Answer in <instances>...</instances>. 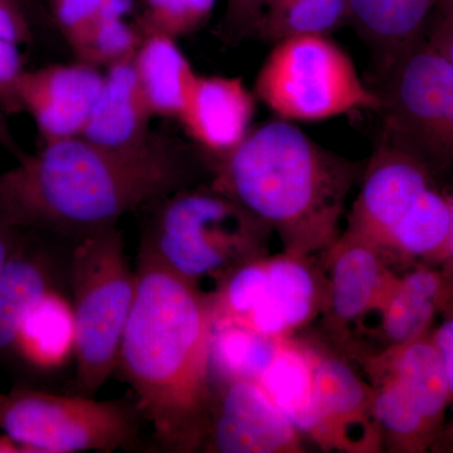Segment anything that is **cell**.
<instances>
[{
  "mask_svg": "<svg viewBox=\"0 0 453 453\" xmlns=\"http://www.w3.org/2000/svg\"><path fill=\"white\" fill-rule=\"evenodd\" d=\"M372 416L392 449L402 452H425L437 440L412 395L392 372L381 375L380 386L372 390Z\"/></svg>",
  "mask_w": 453,
  "mask_h": 453,
  "instance_id": "484cf974",
  "label": "cell"
},
{
  "mask_svg": "<svg viewBox=\"0 0 453 453\" xmlns=\"http://www.w3.org/2000/svg\"><path fill=\"white\" fill-rule=\"evenodd\" d=\"M216 160L211 186L279 234L286 252L308 257L336 242L356 164L282 119L250 130Z\"/></svg>",
  "mask_w": 453,
  "mask_h": 453,
  "instance_id": "3957f363",
  "label": "cell"
},
{
  "mask_svg": "<svg viewBox=\"0 0 453 453\" xmlns=\"http://www.w3.org/2000/svg\"><path fill=\"white\" fill-rule=\"evenodd\" d=\"M76 323L77 386L97 392L118 369L122 336L136 295V273L116 226L74 240L68 265Z\"/></svg>",
  "mask_w": 453,
  "mask_h": 453,
  "instance_id": "5b68a950",
  "label": "cell"
},
{
  "mask_svg": "<svg viewBox=\"0 0 453 453\" xmlns=\"http://www.w3.org/2000/svg\"><path fill=\"white\" fill-rule=\"evenodd\" d=\"M26 237L0 270V357L16 351L27 316L47 294L58 288L55 258Z\"/></svg>",
  "mask_w": 453,
  "mask_h": 453,
  "instance_id": "ac0fdd59",
  "label": "cell"
},
{
  "mask_svg": "<svg viewBox=\"0 0 453 453\" xmlns=\"http://www.w3.org/2000/svg\"><path fill=\"white\" fill-rule=\"evenodd\" d=\"M380 110L387 138L416 155L429 169L453 163V65L425 38L387 70Z\"/></svg>",
  "mask_w": 453,
  "mask_h": 453,
  "instance_id": "ba28073f",
  "label": "cell"
},
{
  "mask_svg": "<svg viewBox=\"0 0 453 453\" xmlns=\"http://www.w3.org/2000/svg\"><path fill=\"white\" fill-rule=\"evenodd\" d=\"M136 0H52V16L70 46L103 20L124 18Z\"/></svg>",
  "mask_w": 453,
  "mask_h": 453,
  "instance_id": "f546056e",
  "label": "cell"
},
{
  "mask_svg": "<svg viewBox=\"0 0 453 453\" xmlns=\"http://www.w3.org/2000/svg\"><path fill=\"white\" fill-rule=\"evenodd\" d=\"M255 91L286 121H321L380 107V95L363 83L348 53L324 35L275 42L258 71Z\"/></svg>",
  "mask_w": 453,
  "mask_h": 453,
  "instance_id": "8992f818",
  "label": "cell"
},
{
  "mask_svg": "<svg viewBox=\"0 0 453 453\" xmlns=\"http://www.w3.org/2000/svg\"><path fill=\"white\" fill-rule=\"evenodd\" d=\"M136 2H139V0H136Z\"/></svg>",
  "mask_w": 453,
  "mask_h": 453,
  "instance_id": "b9f144b4",
  "label": "cell"
},
{
  "mask_svg": "<svg viewBox=\"0 0 453 453\" xmlns=\"http://www.w3.org/2000/svg\"><path fill=\"white\" fill-rule=\"evenodd\" d=\"M142 35L124 18L103 20L71 46L79 61L100 67L133 58L142 43Z\"/></svg>",
  "mask_w": 453,
  "mask_h": 453,
  "instance_id": "f1b7e54d",
  "label": "cell"
},
{
  "mask_svg": "<svg viewBox=\"0 0 453 453\" xmlns=\"http://www.w3.org/2000/svg\"><path fill=\"white\" fill-rule=\"evenodd\" d=\"M195 174L192 150L164 134L136 149L76 136L25 153L0 174V211L25 231L77 240L189 187Z\"/></svg>",
  "mask_w": 453,
  "mask_h": 453,
  "instance_id": "6da1fadb",
  "label": "cell"
},
{
  "mask_svg": "<svg viewBox=\"0 0 453 453\" xmlns=\"http://www.w3.org/2000/svg\"><path fill=\"white\" fill-rule=\"evenodd\" d=\"M255 109V98L242 79L196 73L178 120L199 148L219 159L246 138Z\"/></svg>",
  "mask_w": 453,
  "mask_h": 453,
  "instance_id": "4fadbf2b",
  "label": "cell"
},
{
  "mask_svg": "<svg viewBox=\"0 0 453 453\" xmlns=\"http://www.w3.org/2000/svg\"><path fill=\"white\" fill-rule=\"evenodd\" d=\"M285 255L266 259V291L246 324L277 339L308 323L321 300L318 279L305 257Z\"/></svg>",
  "mask_w": 453,
  "mask_h": 453,
  "instance_id": "e0dca14e",
  "label": "cell"
},
{
  "mask_svg": "<svg viewBox=\"0 0 453 453\" xmlns=\"http://www.w3.org/2000/svg\"><path fill=\"white\" fill-rule=\"evenodd\" d=\"M142 13L135 27L142 37L153 33L179 37L201 28L217 0H139Z\"/></svg>",
  "mask_w": 453,
  "mask_h": 453,
  "instance_id": "83f0119b",
  "label": "cell"
},
{
  "mask_svg": "<svg viewBox=\"0 0 453 453\" xmlns=\"http://www.w3.org/2000/svg\"><path fill=\"white\" fill-rule=\"evenodd\" d=\"M452 229L451 202L429 187L399 220L390 235L388 255L441 262Z\"/></svg>",
  "mask_w": 453,
  "mask_h": 453,
  "instance_id": "d4e9b609",
  "label": "cell"
},
{
  "mask_svg": "<svg viewBox=\"0 0 453 453\" xmlns=\"http://www.w3.org/2000/svg\"><path fill=\"white\" fill-rule=\"evenodd\" d=\"M157 204L142 243L201 292L213 285L216 294L235 268L261 258L273 232L213 186L184 188Z\"/></svg>",
  "mask_w": 453,
  "mask_h": 453,
  "instance_id": "277c9868",
  "label": "cell"
},
{
  "mask_svg": "<svg viewBox=\"0 0 453 453\" xmlns=\"http://www.w3.org/2000/svg\"><path fill=\"white\" fill-rule=\"evenodd\" d=\"M23 71L18 44L0 40V111L3 113L22 111L18 83Z\"/></svg>",
  "mask_w": 453,
  "mask_h": 453,
  "instance_id": "1f68e13d",
  "label": "cell"
},
{
  "mask_svg": "<svg viewBox=\"0 0 453 453\" xmlns=\"http://www.w3.org/2000/svg\"><path fill=\"white\" fill-rule=\"evenodd\" d=\"M325 253L327 281L323 300L327 320L339 330L362 323L395 276L386 266L387 256L347 232Z\"/></svg>",
  "mask_w": 453,
  "mask_h": 453,
  "instance_id": "5bb4252c",
  "label": "cell"
},
{
  "mask_svg": "<svg viewBox=\"0 0 453 453\" xmlns=\"http://www.w3.org/2000/svg\"><path fill=\"white\" fill-rule=\"evenodd\" d=\"M104 77L97 67L80 61L23 71L18 97L22 111L35 120L44 144L81 136Z\"/></svg>",
  "mask_w": 453,
  "mask_h": 453,
  "instance_id": "7c38bea8",
  "label": "cell"
},
{
  "mask_svg": "<svg viewBox=\"0 0 453 453\" xmlns=\"http://www.w3.org/2000/svg\"><path fill=\"white\" fill-rule=\"evenodd\" d=\"M316 412V442L324 449L372 452L380 449V432L372 416V389L334 356L310 350Z\"/></svg>",
  "mask_w": 453,
  "mask_h": 453,
  "instance_id": "8fae6325",
  "label": "cell"
},
{
  "mask_svg": "<svg viewBox=\"0 0 453 453\" xmlns=\"http://www.w3.org/2000/svg\"><path fill=\"white\" fill-rule=\"evenodd\" d=\"M0 453H23L22 447L5 434H0Z\"/></svg>",
  "mask_w": 453,
  "mask_h": 453,
  "instance_id": "f35d334b",
  "label": "cell"
},
{
  "mask_svg": "<svg viewBox=\"0 0 453 453\" xmlns=\"http://www.w3.org/2000/svg\"><path fill=\"white\" fill-rule=\"evenodd\" d=\"M449 202H451L452 208L451 235H449V244H447L445 255H443L440 264H442L443 266L442 273H445L446 276L451 277V279H453V198H449Z\"/></svg>",
  "mask_w": 453,
  "mask_h": 453,
  "instance_id": "8d00e7d4",
  "label": "cell"
},
{
  "mask_svg": "<svg viewBox=\"0 0 453 453\" xmlns=\"http://www.w3.org/2000/svg\"><path fill=\"white\" fill-rule=\"evenodd\" d=\"M76 323L73 303L57 290L47 294L27 316L14 353L33 368L55 371L74 357Z\"/></svg>",
  "mask_w": 453,
  "mask_h": 453,
  "instance_id": "603a6c76",
  "label": "cell"
},
{
  "mask_svg": "<svg viewBox=\"0 0 453 453\" xmlns=\"http://www.w3.org/2000/svg\"><path fill=\"white\" fill-rule=\"evenodd\" d=\"M301 434L255 380L223 386L213 402L205 442L220 453L301 451Z\"/></svg>",
  "mask_w": 453,
  "mask_h": 453,
  "instance_id": "30bf717a",
  "label": "cell"
},
{
  "mask_svg": "<svg viewBox=\"0 0 453 453\" xmlns=\"http://www.w3.org/2000/svg\"><path fill=\"white\" fill-rule=\"evenodd\" d=\"M452 306L453 279L442 271L419 267L404 276H393L371 312L377 314L380 336L392 349L428 334L438 312Z\"/></svg>",
  "mask_w": 453,
  "mask_h": 453,
  "instance_id": "9a60e30c",
  "label": "cell"
},
{
  "mask_svg": "<svg viewBox=\"0 0 453 453\" xmlns=\"http://www.w3.org/2000/svg\"><path fill=\"white\" fill-rule=\"evenodd\" d=\"M257 381L301 436L314 440L319 417L310 350L281 340L273 362Z\"/></svg>",
  "mask_w": 453,
  "mask_h": 453,
  "instance_id": "7402d4cb",
  "label": "cell"
},
{
  "mask_svg": "<svg viewBox=\"0 0 453 453\" xmlns=\"http://www.w3.org/2000/svg\"><path fill=\"white\" fill-rule=\"evenodd\" d=\"M0 146L9 151V153L13 154L16 159L25 154V151L22 150L16 138H14L11 127H9L7 120H5L4 113L2 111H0Z\"/></svg>",
  "mask_w": 453,
  "mask_h": 453,
  "instance_id": "d590c367",
  "label": "cell"
},
{
  "mask_svg": "<svg viewBox=\"0 0 453 453\" xmlns=\"http://www.w3.org/2000/svg\"><path fill=\"white\" fill-rule=\"evenodd\" d=\"M267 5L268 0H226L222 35L226 43L258 35Z\"/></svg>",
  "mask_w": 453,
  "mask_h": 453,
  "instance_id": "4dcf8cb0",
  "label": "cell"
},
{
  "mask_svg": "<svg viewBox=\"0 0 453 453\" xmlns=\"http://www.w3.org/2000/svg\"><path fill=\"white\" fill-rule=\"evenodd\" d=\"M446 319L432 334V342L436 345L438 353L445 365L447 380H449L451 401L453 402V306L447 310Z\"/></svg>",
  "mask_w": 453,
  "mask_h": 453,
  "instance_id": "d6a6232c",
  "label": "cell"
},
{
  "mask_svg": "<svg viewBox=\"0 0 453 453\" xmlns=\"http://www.w3.org/2000/svg\"><path fill=\"white\" fill-rule=\"evenodd\" d=\"M431 174L419 157L387 138L365 170L347 234L368 241L387 256L393 229L432 186Z\"/></svg>",
  "mask_w": 453,
  "mask_h": 453,
  "instance_id": "9c48e42d",
  "label": "cell"
},
{
  "mask_svg": "<svg viewBox=\"0 0 453 453\" xmlns=\"http://www.w3.org/2000/svg\"><path fill=\"white\" fill-rule=\"evenodd\" d=\"M286 2H288V0H268L267 9L279 7V5H281V4H283V3H286ZM267 9H266V11H267Z\"/></svg>",
  "mask_w": 453,
  "mask_h": 453,
  "instance_id": "ab89813d",
  "label": "cell"
},
{
  "mask_svg": "<svg viewBox=\"0 0 453 453\" xmlns=\"http://www.w3.org/2000/svg\"><path fill=\"white\" fill-rule=\"evenodd\" d=\"M135 402L95 401L31 388L0 393V431L23 453L113 452L139 440Z\"/></svg>",
  "mask_w": 453,
  "mask_h": 453,
  "instance_id": "52a82bcc",
  "label": "cell"
},
{
  "mask_svg": "<svg viewBox=\"0 0 453 453\" xmlns=\"http://www.w3.org/2000/svg\"><path fill=\"white\" fill-rule=\"evenodd\" d=\"M281 339L256 332L249 325L213 323L210 342L211 380L223 386L234 380L257 381L275 357Z\"/></svg>",
  "mask_w": 453,
  "mask_h": 453,
  "instance_id": "cb8c5ba5",
  "label": "cell"
},
{
  "mask_svg": "<svg viewBox=\"0 0 453 453\" xmlns=\"http://www.w3.org/2000/svg\"><path fill=\"white\" fill-rule=\"evenodd\" d=\"M349 20L380 50L386 68L423 38L434 0H348Z\"/></svg>",
  "mask_w": 453,
  "mask_h": 453,
  "instance_id": "d6986e66",
  "label": "cell"
},
{
  "mask_svg": "<svg viewBox=\"0 0 453 453\" xmlns=\"http://www.w3.org/2000/svg\"><path fill=\"white\" fill-rule=\"evenodd\" d=\"M153 113L140 88L133 58L107 67L104 85L81 138L112 149H136L154 133Z\"/></svg>",
  "mask_w": 453,
  "mask_h": 453,
  "instance_id": "2e32d148",
  "label": "cell"
},
{
  "mask_svg": "<svg viewBox=\"0 0 453 453\" xmlns=\"http://www.w3.org/2000/svg\"><path fill=\"white\" fill-rule=\"evenodd\" d=\"M449 436H451L452 440H453V422H452L451 427H449Z\"/></svg>",
  "mask_w": 453,
  "mask_h": 453,
  "instance_id": "60d3db41",
  "label": "cell"
},
{
  "mask_svg": "<svg viewBox=\"0 0 453 453\" xmlns=\"http://www.w3.org/2000/svg\"><path fill=\"white\" fill-rule=\"evenodd\" d=\"M436 18L453 20V0H434Z\"/></svg>",
  "mask_w": 453,
  "mask_h": 453,
  "instance_id": "74e56055",
  "label": "cell"
},
{
  "mask_svg": "<svg viewBox=\"0 0 453 453\" xmlns=\"http://www.w3.org/2000/svg\"><path fill=\"white\" fill-rule=\"evenodd\" d=\"M135 273V301L118 369L157 442L170 452H195L204 446L214 402L210 297L175 275L144 243Z\"/></svg>",
  "mask_w": 453,
  "mask_h": 453,
  "instance_id": "7a4b0ae2",
  "label": "cell"
},
{
  "mask_svg": "<svg viewBox=\"0 0 453 453\" xmlns=\"http://www.w3.org/2000/svg\"><path fill=\"white\" fill-rule=\"evenodd\" d=\"M423 38L453 65V20L434 17L426 27Z\"/></svg>",
  "mask_w": 453,
  "mask_h": 453,
  "instance_id": "836d02e7",
  "label": "cell"
},
{
  "mask_svg": "<svg viewBox=\"0 0 453 453\" xmlns=\"http://www.w3.org/2000/svg\"><path fill=\"white\" fill-rule=\"evenodd\" d=\"M347 20L348 0H288L267 9L258 35L273 43L296 35H329Z\"/></svg>",
  "mask_w": 453,
  "mask_h": 453,
  "instance_id": "4316f807",
  "label": "cell"
},
{
  "mask_svg": "<svg viewBox=\"0 0 453 453\" xmlns=\"http://www.w3.org/2000/svg\"><path fill=\"white\" fill-rule=\"evenodd\" d=\"M386 371L403 384L431 427L441 434L451 401L442 357L428 334L386 350Z\"/></svg>",
  "mask_w": 453,
  "mask_h": 453,
  "instance_id": "44dd1931",
  "label": "cell"
},
{
  "mask_svg": "<svg viewBox=\"0 0 453 453\" xmlns=\"http://www.w3.org/2000/svg\"><path fill=\"white\" fill-rule=\"evenodd\" d=\"M133 64L153 116L178 119L196 73L177 40L160 33L144 35Z\"/></svg>",
  "mask_w": 453,
  "mask_h": 453,
  "instance_id": "ffe728a7",
  "label": "cell"
},
{
  "mask_svg": "<svg viewBox=\"0 0 453 453\" xmlns=\"http://www.w3.org/2000/svg\"><path fill=\"white\" fill-rule=\"evenodd\" d=\"M25 229L13 225L0 211V270L19 249L25 240Z\"/></svg>",
  "mask_w": 453,
  "mask_h": 453,
  "instance_id": "e575fe53",
  "label": "cell"
}]
</instances>
